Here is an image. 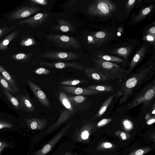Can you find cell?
<instances>
[{"mask_svg": "<svg viewBox=\"0 0 155 155\" xmlns=\"http://www.w3.org/2000/svg\"><path fill=\"white\" fill-rule=\"evenodd\" d=\"M99 57L107 61H110L117 62H122L123 60L119 58L110 56L108 55L99 56Z\"/></svg>", "mask_w": 155, "mask_h": 155, "instance_id": "cell-33", "label": "cell"}, {"mask_svg": "<svg viewBox=\"0 0 155 155\" xmlns=\"http://www.w3.org/2000/svg\"><path fill=\"white\" fill-rule=\"evenodd\" d=\"M75 113L64 108L61 110L60 116L55 123L40 131L34 137L33 146H34L39 143L47 136L56 131Z\"/></svg>", "mask_w": 155, "mask_h": 155, "instance_id": "cell-5", "label": "cell"}, {"mask_svg": "<svg viewBox=\"0 0 155 155\" xmlns=\"http://www.w3.org/2000/svg\"><path fill=\"white\" fill-rule=\"evenodd\" d=\"M83 67L85 75L90 79L97 82L107 81L105 77L96 69L85 66Z\"/></svg>", "mask_w": 155, "mask_h": 155, "instance_id": "cell-18", "label": "cell"}, {"mask_svg": "<svg viewBox=\"0 0 155 155\" xmlns=\"http://www.w3.org/2000/svg\"><path fill=\"white\" fill-rule=\"evenodd\" d=\"M19 32L15 31L6 36L0 42V50H4L8 49L9 43L19 34Z\"/></svg>", "mask_w": 155, "mask_h": 155, "instance_id": "cell-24", "label": "cell"}, {"mask_svg": "<svg viewBox=\"0 0 155 155\" xmlns=\"http://www.w3.org/2000/svg\"><path fill=\"white\" fill-rule=\"evenodd\" d=\"M136 1V0H129L127 2L126 5V7L128 12H129L133 7Z\"/></svg>", "mask_w": 155, "mask_h": 155, "instance_id": "cell-41", "label": "cell"}, {"mask_svg": "<svg viewBox=\"0 0 155 155\" xmlns=\"http://www.w3.org/2000/svg\"><path fill=\"white\" fill-rule=\"evenodd\" d=\"M11 126V125L8 123L0 121V129L5 127H9Z\"/></svg>", "mask_w": 155, "mask_h": 155, "instance_id": "cell-42", "label": "cell"}, {"mask_svg": "<svg viewBox=\"0 0 155 155\" xmlns=\"http://www.w3.org/2000/svg\"><path fill=\"white\" fill-rule=\"evenodd\" d=\"M117 53L121 55L126 56L128 54V51L126 48H121L117 50Z\"/></svg>", "mask_w": 155, "mask_h": 155, "instance_id": "cell-39", "label": "cell"}, {"mask_svg": "<svg viewBox=\"0 0 155 155\" xmlns=\"http://www.w3.org/2000/svg\"><path fill=\"white\" fill-rule=\"evenodd\" d=\"M61 87L65 93L71 94L91 96L104 93L103 92L89 89L87 88L63 85H61Z\"/></svg>", "mask_w": 155, "mask_h": 155, "instance_id": "cell-14", "label": "cell"}, {"mask_svg": "<svg viewBox=\"0 0 155 155\" xmlns=\"http://www.w3.org/2000/svg\"><path fill=\"white\" fill-rule=\"evenodd\" d=\"M32 55V53H19L12 55L11 56V57L13 59L16 61H27L29 60L30 57Z\"/></svg>", "mask_w": 155, "mask_h": 155, "instance_id": "cell-30", "label": "cell"}, {"mask_svg": "<svg viewBox=\"0 0 155 155\" xmlns=\"http://www.w3.org/2000/svg\"><path fill=\"white\" fill-rule=\"evenodd\" d=\"M15 27V26L10 27H5L0 28V38L9 31L13 30Z\"/></svg>", "mask_w": 155, "mask_h": 155, "instance_id": "cell-34", "label": "cell"}, {"mask_svg": "<svg viewBox=\"0 0 155 155\" xmlns=\"http://www.w3.org/2000/svg\"><path fill=\"white\" fill-rule=\"evenodd\" d=\"M123 124L125 128L127 130H130L133 127L132 123L128 120H124L123 121Z\"/></svg>", "mask_w": 155, "mask_h": 155, "instance_id": "cell-37", "label": "cell"}, {"mask_svg": "<svg viewBox=\"0 0 155 155\" xmlns=\"http://www.w3.org/2000/svg\"><path fill=\"white\" fill-rule=\"evenodd\" d=\"M71 128V124L65 125L48 141L34 152L32 155H48L63 137H67Z\"/></svg>", "mask_w": 155, "mask_h": 155, "instance_id": "cell-6", "label": "cell"}, {"mask_svg": "<svg viewBox=\"0 0 155 155\" xmlns=\"http://www.w3.org/2000/svg\"><path fill=\"white\" fill-rule=\"evenodd\" d=\"M153 109L152 110V114L153 115H154L155 114V104H153Z\"/></svg>", "mask_w": 155, "mask_h": 155, "instance_id": "cell-50", "label": "cell"}, {"mask_svg": "<svg viewBox=\"0 0 155 155\" xmlns=\"http://www.w3.org/2000/svg\"><path fill=\"white\" fill-rule=\"evenodd\" d=\"M93 120H84L73 131H70L67 136L69 140L78 145L85 143L89 138L91 130L95 126Z\"/></svg>", "mask_w": 155, "mask_h": 155, "instance_id": "cell-4", "label": "cell"}, {"mask_svg": "<svg viewBox=\"0 0 155 155\" xmlns=\"http://www.w3.org/2000/svg\"><path fill=\"white\" fill-rule=\"evenodd\" d=\"M0 85L3 88L8 91L10 93L14 94L16 92L8 82L0 74Z\"/></svg>", "mask_w": 155, "mask_h": 155, "instance_id": "cell-31", "label": "cell"}, {"mask_svg": "<svg viewBox=\"0 0 155 155\" xmlns=\"http://www.w3.org/2000/svg\"><path fill=\"white\" fill-rule=\"evenodd\" d=\"M27 83L40 103L44 107L49 108L50 103L45 93L39 86L31 81L27 80Z\"/></svg>", "mask_w": 155, "mask_h": 155, "instance_id": "cell-15", "label": "cell"}, {"mask_svg": "<svg viewBox=\"0 0 155 155\" xmlns=\"http://www.w3.org/2000/svg\"><path fill=\"white\" fill-rule=\"evenodd\" d=\"M88 82L87 80L77 78H71L62 80L59 84L61 85L73 86L77 84Z\"/></svg>", "mask_w": 155, "mask_h": 155, "instance_id": "cell-28", "label": "cell"}, {"mask_svg": "<svg viewBox=\"0 0 155 155\" xmlns=\"http://www.w3.org/2000/svg\"><path fill=\"white\" fill-rule=\"evenodd\" d=\"M42 58H48L61 61H70L78 59L81 55L75 53L63 51H47L41 54Z\"/></svg>", "mask_w": 155, "mask_h": 155, "instance_id": "cell-10", "label": "cell"}, {"mask_svg": "<svg viewBox=\"0 0 155 155\" xmlns=\"http://www.w3.org/2000/svg\"><path fill=\"white\" fill-rule=\"evenodd\" d=\"M105 36V33L102 31L97 32L95 34V37L97 38H104Z\"/></svg>", "mask_w": 155, "mask_h": 155, "instance_id": "cell-43", "label": "cell"}, {"mask_svg": "<svg viewBox=\"0 0 155 155\" xmlns=\"http://www.w3.org/2000/svg\"><path fill=\"white\" fill-rule=\"evenodd\" d=\"M49 14L46 13H39L28 18L23 19L18 22V25L30 26L36 28L46 21Z\"/></svg>", "mask_w": 155, "mask_h": 155, "instance_id": "cell-13", "label": "cell"}, {"mask_svg": "<svg viewBox=\"0 0 155 155\" xmlns=\"http://www.w3.org/2000/svg\"><path fill=\"white\" fill-rule=\"evenodd\" d=\"M120 136L121 138L124 140H125L126 139L127 137L126 134L125 133L123 132H122L120 133Z\"/></svg>", "mask_w": 155, "mask_h": 155, "instance_id": "cell-47", "label": "cell"}, {"mask_svg": "<svg viewBox=\"0 0 155 155\" xmlns=\"http://www.w3.org/2000/svg\"><path fill=\"white\" fill-rule=\"evenodd\" d=\"M39 64L41 66L57 69H64L71 68L83 71V66L78 63L74 62H45L39 61Z\"/></svg>", "mask_w": 155, "mask_h": 155, "instance_id": "cell-16", "label": "cell"}, {"mask_svg": "<svg viewBox=\"0 0 155 155\" xmlns=\"http://www.w3.org/2000/svg\"><path fill=\"white\" fill-rule=\"evenodd\" d=\"M147 39L149 41H152L154 40V38L152 35H149L147 36Z\"/></svg>", "mask_w": 155, "mask_h": 155, "instance_id": "cell-46", "label": "cell"}, {"mask_svg": "<svg viewBox=\"0 0 155 155\" xmlns=\"http://www.w3.org/2000/svg\"><path fill=\"white\" fill-rule=\"evenodd\" d=\"M17 98L19 103L20 110L28 112L35 111V107L28 95L19 94L17 95Z\"/></svg>", "mask_w": 155, "mask_h": 155, "instance_id": "cell-19", "label": "cell"}, {"mask_svg": "<svg viewBox=\"0 0 155 155\" xmlns=\"http://www.w3.org/2000/svg\"><path fill=\"white\" fill-rule=\"evenodd\" d=\"M149 32L151 34H155V27L153 26L149 30Z\"/></svg>", "mask_w": 155, "mask_h": 155, "instance_id": "cell-48", "label": "cell"}, {"mask_svg": "<svg viewBox=\"0 0 155 155\" xmlns=\"http://www.w3.org/2000/svg\"><path fill=\"white\" fill-rule=\"evenodd\" d=\"M47 38L58 47L67 49H78L81 47L80 42L77 39L70 36L50 34Z\"/></svg>", "mask_w": 155, "mask_h": 155, "instance_id": "cell-8", "label": "cell"}, {"mask_svg": "<svg viewBox=\"0 0 155 155\" xmlns=\"http://www.w3.org/2000/svg\"><path fill=\"white\" fill-rule=\"evenodd\" d=\"M87 88L104 93L112 92L114 89L112 86L107 84H93L88 86Z\"/></svg>", "mask_w": 155, "mask_h": 155, "instance_id": "cell-25", "label": "cell"}, {"mask_svg": "<svg viewBox=\"0 0 155 155\" xmlns=\"http://www.w3.org/2000/svg\"><path fill=\"white\" fill-rule=\"evenodd\" d=\"M32 3L42 5H46L48 4V1L46 0H31Z\"/></svg>", "mask_w": 155, "mask_h": 155, "instance_id": "cell-40", "label": "cell"}, {"mask_svg": "<svg viewBox=\"0 0 155 155\" xmlns=\"http://www.w3.org/2000/svg\"><path fill=\"white\" fill-rule=\"evenodd\" d=\"M59 98L65 108L68 110L76 113L73 109L67 94L62 91L59 93Z\"/></svg>", "mask_w": 155, "mask_h": 155, "instance_id": "cell-26", "label": "cell"}, {"mask_svg": "<svg viewBox=\"0 0 155 155\" xmlns=\"http://www.w3.org/2000/svg\"><path fill=\"white\" fill-rule=\"evenodd\" d=\"M25 120L29 127L32 130L39 131V132L45 129L48 124L47 120L44 118L32 117L25 118Z\"/></svg>", "mask_w": 155, "mask_h": 155, "instance_id": "cell-17", "label": "cell"}, {"mask_svg": "<svg viewBox=\"0 0 155 155\" xmlns=\"http://www.w3.org/2000/svg\"><path fill=\"white\" fill-rule=\"evenodd\" d=\"M3 93L10 104L17 110H20L19 102L17 98L12 95L8 91L2 89Z\"/></svg>", "mask_w": 155, "mask_h": 155, "instance_id": "cell-27", "label": "cell"}, {"mask_svg": "<svg viewBox=\"0 0 155 155\" xmlns=\"http://www.w3.org/2000/svg\"><path fill=\"white\" fill-rule=\"evenodd\" d=\"M102 146L105 148H109L112 147V145L110 143L106 142L102 144Z\"/></svg>", "mask_w": 155, "mask_h": 155, "instance_id": "cell-45", "label": "cell"}, {"mask_svg": "<svg viewBox=\"0 0 155 155\" xmlns=\"http://www.w3.org/2000/svg\"><path fill=\"white\" fill-rule=\"evenodd\" d=\"M155 122V116H153L152 117H150L147 121V124L148 125H150L153 123Z\"/></svg>", "mask_w": 155, "mask_h": 155, "instance_id": "cell-44", "label": "cell"}, {"mask_svg": "<svg viewBox=\"0 0 155 155\" xmlns=\"http://www.w3.org/2000/svg\"><path fill=\"white\" fill-rule=\"evenodd\" d=\"M154 68L153 64L143 66L122 81L118 91L119 105L126 103L150 81L155 74Z\"/></svg>", "mask_w": 155, "mask_h": 155, "instance_id": "cell-1", "label": "cell"}, {"mask_svg": "<svg viewBox=\"0 0 155 155\" xmlns=\"http://www.w3.org/2000/svg\"><path fill=\"white\" fill-rule=\"evenodd\" d=\"M115 96V94L111 95L100 106L95 115L92 119L94 120L101 117L104 113Z\"/></svg>", "mask_w": 155, "mask_h": 155, "instance_id": "cell-22", "label": "cell"}, {"mask_svg": "<svg viewBox=\"0 0 155 155\" xmlns=\"http://www.w3.org/2000/svg\"><path fill=\"white\" fill-rule=\"evenodd\" d=\"M150 117H151L150 114L147 113L145 116V119L146 120H147Z\"/></svg>", "mask_w": 155, "mask_h": 155, "instance_id": "cell-49", "label": "cell"}, {"mask_svg": "<svg viewBox=\"0 0 155 155\" xmlns=\"http://www.w3.org/2000/svg\"><path fill=\"white\" fill-rule=\"evenodd\" d=\"M41 8L33 6L21 7L13 12L8 16L9 19L13 20H19L28 17L39 12Z\"/></svg>", "mask_w": 155, "mask_h": 155, "instance_id": "cell-12", "label": "cell"}, {"mask_svg": "<svg viewBox=\"0 0 155 155\" xmlns=\"http://www.w3.org/2000/svg\"><path fill=\"white\" fill-rule=\"evenodd\" d=\"M0 72L2 76L5 79L11 86L13 90L16 92L18 91V89L17 86L18 84L8 71L0 65Z\"/></svg>", "mask_w": 155, "mask_h": 155, "instance_id": "cell-23", "label": "cell"}, {"mask_svg": "<svg viewBox=\"0 0 155 155\" xmlns=\"http://www.w3.org/2000/svg\"><path fill=\"white\" fill-rule=\"evenodd\" d=\"M92 39V38L91 37H88V39L89 40H91Z\"/></svg>", "mask_w": 155, "mask_h": 155, "instance_id": "cell-51", "label": "cell"}, {"mask_svg": "<svg viewBox=\"0 0 155 155\" xmlns=\"http://www.w3.org/2000/svg\"><path fill=\"white\" fill-rule=\"evenodd\" d=\"M58 25L53 26L52 28L55 31L63 32H73L74 30V26L69 21L64 19L57 20Z\"/></svg>", "mask_w": 155, "mask_h": 155, "instance_id": "cell-20", "label": "cell"}, {"mask_svg": "<svg viewBox=\"0 0 155 155\" xmlns=\"http://www.w3.org/2000/svg\"><path fill=\"white\" fill-rule=\"evenodd\" d=\"M153 8V5H150L143 9L139 13L138 15L135 18L136 21H139L145 17L151 12Z\"/></svg>", "mask_w": 155, "mask_h": 155, "instance_id": "cell-32", "label": "cell"}, {"mask_svg": "<svg viewBox=\"0 0 155 155\" xmlns=\"http://www.w3.org/2000/svg\"><path fill=\"white\" fill-rule=\"evenodd\" d=\"M155 95V79L147 84L124 107L126 112L140 104L148 107L154 99Z\"/></svg>", "mask_w": 155, "mask_h": 155, "instance_id": "cell-2", "label": "cell"}, {"mask_svg": "<svg viewBox=\"0 0 155 155\" xmlns=\"http://www.w3.org/2000/svg\"><path fill=\"white\" fill-rule=\"evenodd\" d=\"M146 47L144 46L140 49L136 53L132 59L128 71L130 73L135 67L139 63L143 58L146 51Z\"/></svg>", "mask_w": 155, "mask_h": 155, "instance_id": "cell-21", "label": "cell"}, {"mask_svg": "<svg viewBox=\"0 0 155 155\" xmlns=\"http://www.w3.org/2000/svg\"><path fill=\"white\" fill-rule=\"evenodd\" d=\"M36 42L31 36L28 35L25 36L21 40L20 44L22 46H29L35 45Z\"/></svg>", "mask_w": 155, "mask_h": 155, "instance_id": "cell-29", "label": "cell"}, {"mask_svg": "<svg viewBox=\"0 0 155 155\" xmlns=\"http://www.w3.org/2000/svg\"><path fill=\"white\" fill-rule=\"evenodd\" d=\"M58 148L50 155H83L82 151L78 145L69 140L63 139Z\"/></svg>", "mask_w": 155, "mask_h": 155, "instance_id": "cell-9", "label": "cell"}, {"mask_svg": "<svg viewBox=\"0 0 155 155\" xmlns=\"http://www.w3.org/2000/svg\"><path fill=\"white\" fill-rule=\"evenodd\" d=\"M149 149L145 148L139 149L135 151L131 155H143L149 150Z\"/></svg>", "mask_w": 155, "mask_h": 155, "instance_id": "cell-38", "label": "cell"}, {"mask_svg": "<svg viewBox=\"0 0 155 155\" xmlns=\"http://www.w3.org/2000/svg\"><path fill=\"white\" fill-rule=\"evenodd\" d=\"M116 7V5L110 1L97 0L89 5L87 11L91 15L107 16L113 12Z\"/></svg>", "mask_w": 155, "mask_h": 155, "instance_id": "cell-7", "label": "cell"}, {"mask_svg": "<svg viewBox=\"0 0 155 155\" xmlns=\"http://www.w3.org/2000/svg\"><path fill=\"white\" fill-rule=\"evenodd\" d=\"M94 68L101 73L107 81L118 79L122 82L130 75L117 64L101 59L94 61Z\"/></svg>", "mask_w": 155, "mask_h": 155, "instance_id": "cell-3", "label": "cell"}, {"mask_svg": "<svg viewBox=\"0 0 155 155\" xmlns=\"http://www.w3.org/2000/svg\"><path fill=\"white\" fill-rule=\"evenodd\" d=\"M1 145H2V143L1 142H0V146Z\"/></svg>", "mask_w": 155, "mask_h": 155, "instance_id": "cell-52", "label": "cell"}, {"mask_svg": "<svg viewBox=\"0 0 155 155\" xmlns=\"http://www.w3.org/2000/svg\"><path fill=\"white\" fill-rule=\"evenodd\" d=\"M112 120V119L110 118L103 119L97 123L96 126L98 127H102L109 123Z\"/></svg>", "mask_w": 155, "mask_h": 155, "instance_id": "cell-36", "label": "cell"}, {"mask_svg": "<svg viewBox=\"0 0 155 155\" xmlns=\"http://www.w3.org/2000/svg\"><path fill=\"white\" fill-rule=\"evenodd\" d=\"M74 110L76 112L88 109L91 107V102L84 96H72L67 94Z\"/></svg>", "mask_w": 155, "mask_h": 155, "instance_id": "cell-11", "label": "cell"}, {"mask_svg": "<svg viewBox=\"0 0 155 155\" xmlns=\"http://www.w3.org/2000/svg\"><path fill=\"white\" fill-rule=\"evenodd\" d=\"M35 74L39 75H47L50 74V71L47 68H40L34 71Z\"/></svg>", "mask_w": 155, "mask_h": 155, "instance_id": "cell-35", "label": "cell"}]
</instances>
